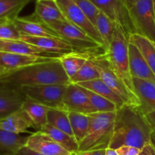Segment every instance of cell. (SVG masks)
<instances>
[{"instance_id": "e575fe53", "label": "cell", "mask_w": 155, "mask_h": 155, "mask_svg": "<svg viewBox=\"0 0 155 155\" xmlns=\"http://www.w3.org/2000/svg\"><path fill=\"white\" fill-rule=\"evenodd\" d=\"M95 27V20L100 10L91 0H74Z\"/></svg>"}, {"instance_id": "ee69618b", "label": "cell", "mask_w": 155, "mask_h": 155, "mask_svg": "<svg viewBox=\"0 0 155 155\" xmlns=\"http://www.w3.org/2000/svg\"><path fill=\"white\" fill-rule=\"evenodd\" d=\"M7 72H8L7 70H5V68H1V67H0V77H2L3 74H5V73H7Z\"/></svg>"}, {"instance_id": "83f0119b", "label": "cell", "mask_w": 155, "mask_h": 155, "mask_svg": "<svg viewBox=\"0 0 155 155\" xmlns=\"http://www.w3.org/2000/svg\"><path fill=\"white\" fill-rule=\"evenodd\" d=\"M115 27L116 24L105 14L100 11L95 20V27L102 39L104 52H106L108 50L113 39Z\"/></svg>"}, {"instance_id": "ac0fdd59", "label": "cell", "mask_w": 155, "mask_h": 155, "mask_svg": "<svg viewBox=\"0 0 155 155\" xmlns=\"http://www.w3.org/2000/svg\"><path fill=\"white\" fill-rule=\"evenodd\" d=\"M0 51L58 59L62 55L48 53L35 45L21 40H0Z\"/></svg>"}, {"instance_id": "277c9868", "label": "cell", "mask_w": 155, "mask_h": 155, "mask_svg": "<svg viewBox=\"0 0 155 155\" xmlns=\"http://www.w3.org/2000/svg\"><path fill=\"white\" fill-rule=\"evenodd\" d=\"M104 53L115 72L129 89L134 92L129 62V37L117 24L108 50Z\"/></svg>"}, {"instance_id": "9a60e30c", "label": "cell", "mask_w": 155, "mask_h": 155, "mask_svg": "<svg viewBox=\"0 0 155 155\" xmlns=\"http://www.w3.org/2000/svg\"><path fill=\"white\" fill-rule=\"evenodd\" d=\"M25 146L42 155H72L42 132H35L29 136Z\"/></svg>"}, {"instance_id": "2e32d148", "label": "cell", "mask_w": 155, "mask_h": 155, "mask_svg": "<svg viewBox=\"0 0 155 155\" xmlns=\"http://www.w3.org/2000/svg\"><path fill=\"white\" fill-rule=\"evenodd\" d=\"M134 92L139 98V110L144 114L155 110V82L133 77Z\"/></svg>"}, {"instance_id": "3957f363", "label": "cell", "mask_w": 155, "mask_h": 155, "mask_svg": "<svg viewBox=\"0 0 155 155\" xmlns=\"http://www.w3.org/2000/svg\"><path fill=\"white\" fill-rule=\"evenodd\" d=\"M89 117V128L79 143L77 154L107 149L113 138L116 111L95 112L90 114Z\"/></svg>"}, {"instance_id": "5b68a950", "label": "cell", "mask_w": 155, "mask_h": 155, "mask_svg": "<svg viewBox=\"0 0 155 155\" xmlns=\"http://www.w3.org/2000/svg\"><path fill=\"white\" fill-rule=\"evenodd\" d=\"M89 59L98 70L100 78L120 98H122L126 104L136 107L140 106V102L136 94L129 89L122 79L115 72L104 52L98 54H90Z\"/></svg>"}, {"instance_id": "f35d334b", "label": "cell", "mask_w": 155, "mask_h": 155, "mask_svg": "<svg viewBox=\"0 0 155 155\" xmlns=\"http://www.w3.org/2000/svg\"><path fill=\"white\" fill-rule=\"evenodd\" d=\"M145 117H146L148 122L149 123L150 126H151V129H152V131L155 133V110L146 114Z\"/></svg>"}, {"instance_id": "5bb4252c", "label": "cell", "mask_w": 155, "mask_h": 155, "mask_svg": "<svg viewBox=\"0 0 155 155\" xmlns=\"http://www.w3.org/2000/svg\"><path fill=\"white\" fill-rule=\"evenodd\" d=\"M21 40L28 42L51 54L64 55L76 51L74 47L62 38L52 36H21Z\"/></svg>"}, {"instance_id": "7a4b0ae2", "label": "cell", "mask_w": 155, "mask_h": 155, "mask_svg": "<svg viewBox=\"0 0 155 155\" xmlns=\"http://www.w3.org/2000/svg\"><path fill=\"white\" fill-rule=\"evenodd\" d=\"M0 83L19 88L33 85L70 84L71 81L58 58L8 71L0 77Z\"/></svg>"}, {"instance_id": "4fadbf2b", "label": "cell", "mask_w": 155, "mask_h": 155, "mask_svg": "<svg viewBox=\"0 0 155 155\" xmlns=\"http://www.w3.org/2000/svg\"><path fill=\"white\" fill-rule=\"evenodd\" d=\"M21 36H52L60 37L49 26L37 18L34 14L30 16L18 17L14 21Z\"/></svg>"}, {"instance_id": "f546056e", "label": "cell", "mask_w": 155, "mask_h": 155, "mask_svg": "<svg viewBox=\"0 0 155 155\" xmlns=\"http://www.w3.org/2000/svg\"><path fill=\"white\" fill-rule=\"evenodd\" d=\"M70 123L74 138L80 143L87 133L90 125L89 114L78 113V112L68 111Z\"/></svg>"}, {"instance_id": "7bdbcfd3", "label": "cell", "mask_w": 155, "mask_h": 155, "mask_svg": "<svg viewBox=\"0 0 155 155\" xmlns=\"http://www.w3.org/2000/svg\"><path fill=\"white\" fill-rule=\"evenodd\" d=\"M151 143L152 144V145L154 146V149H155V133L152 131V133H151Z\"/></svg>"}, {"instance_id": "8fae6325", "label": "cell", "mask_w": 155, "mask_h": 155, "mask_svg": "<svg viewBox=\"0 0 155 155\" xmlns=\"http://www.w3.org/2000/svg\"><path fill=\"white\" fill-rule=\"evenodd\" d=\"M63 102L65 110L68 111L78 112L85 114L96 112L82 87L77 84H68Z\"/></svg>"}, {"instance_id": "9c48e42d", "label": "cell", "mask_w": 155, "mask_h": 155, "mask_svg": "<svg viewBox=\"0 0 155 155\" xmlns=\"http://www.w3.org/2000/svg\"><path fill=\"white\" fill-rule=\"evenodd\" d=\"M137 33L155 43V16L153 0H139L130 8Z\"/></svg>"}, {"instance_id": "44dd1931", "label": "cell", "mask_w": 155, "mask_h": 155, "mask_svg": "<svg viewBox=\"0 0 155 155\" xmlns=\"http://www.w3.org/2000/svg\"><path fill=\"white\" fill-rule=\"evenodd\" d=\"M33 14L39 19L47 24L54 21H68L58 5L56 0L36 1V6Z\"/></svg>"}, {"instance_id": "d590c367", "label": "cell", "mask_w": 155, "mask_h": 155, "mask_svg": "<svg viewBox=\"0 0 155 155\" xmlns=\"http://www.w3.org/2000/svg\"><path fill=\"white\" fill-rule=\"evenodd\" d=\"M141 149L135 148L133 146H122L117 148V151L119 155H139Z\"/></svg>"}, {"instance_id": "bcb514c9", "label": "cell", "mask_w": 155, "mask_h": 155, "mask_svg": "<svg viewBox=\"0 0 155 155\" xmlns=\"http://www.w3.org/2000/svg\"><path fill=\"white\" fill-rule=\"evenodd\" d=\"M153 8H154V16H155V0H153Z\"/></svg>"}, {"instance_id": "f1b7e54d", "label": "cell", "mask_w": 155, "mask_h": 155, "mask_svg": "<svg viewBox=\"0 0 155 155\" xmlns=\"http://www.w3.org/2000/svg\"><path fill=\"white\" fill-rule=\"evenodd\" d=\"M31 0H0V23L15 21Z\"/></svg>"}, {"instance_id": "484cf974", "label": "cell", "mask_w": 155, "mask_h": 155, "mask_svg": "<svg viewBox=\"0 0 155 155\" xmlns=\"http://www.w3.org/2000/svg\"><path fill=\"white\" fill-rule=\"evenodd\" d=\"M77 85L85 88V89L92 91L95 93L108 99L117 106V109L120 108L122 106L126 104L122 98H120L110 88H109L108 86H107L101 78L91 80V81L84 82V83H80Z\"/></svg>"}, {"instance_id": "cb8c5ba5", "label": "cell", "mask_w": 155, "mask_h": 155, "mask_svg": "<svg viewBox=\"0 0 155 155\" xmlns=\"http://www.w3.org/2000/svg\"><path fill=\"white\" fill-rule=\"evenodd\" d=\"M129 42L139 49L142 57L155 75V43L139 33H133Z\"/></svg>"}, {"instance_id": "b9f144b4", "label": "cell", "mask_w": 155, "mask_h": 155, "mask_svg": "<svg viewBox=\"0 0 155 155\" xmlns=\"http://www.w3.org/2000/svg\"><path fill=\"white\" fill-rule=\"evenodd\" d=\"M124 1H125V2L127 3V5H128V7L130 8H131L133 5L136 4V3L137 2H139V0H124Z\"/></svg>"}, {"instance_id": "4dcf8cb0", "label": "cell", "mask_w": 155, "mask_h": 155, "mask_svg": "<svg viewBox=\"0 0 155 155\" xmlns=\"http://www.w3.org/2000/svg\"><path fill=\"white\" fill-rule=\"evenodd\" d=\"M47 119H48V125L74 136L68 110L49 108Z\"/></svg>"}, {"instance_id": "4316f807", "label": "cell", "mask_w": 155, "mask_h": 155, "mask_svg": "<svg viewBox=\"0 0 155 155\" xmlns=\"http://www.w3.org/2000/svg\"><path fill=\"white\" fill-rule=\"evenodd\" d=\"M91 53H83L74 51L72 53L64 54L59 58L64 71L69 79L75 75L80 68L89 60Z\"/></svg>"}, {"instance_id": "ffe728a7", "label": "cell", "mask_w": 155, "mask_h": 155, "mask_svg": "<svg viewBox=\"0 0 155 155\" xmlns=\"http://www.w3.org/2000/svg\"><path fill=\"white\" fill-rule=\"evenodd\" d=\"M129 62L132 77L155 82V75L136 46L129 42Z\"/></svg>"}, {"instance_id": "c3c4849f", "label": "cell", "mask_w": 155, "mask_h": 155, "mask_svg": "<svg viewBox=\"0 0 155 155\" xmlns=\"http://www.w3.org/2000/svg\"><path fill=\"white\" fill-rule=\"evenodd\" d=\"M36 1H37V0H36Z\"/></svg>"}, {"instance_id": "ab89813d", "label": "cell", "mask_w": 155, "mask_h": 155, "mask_svg": "<svg viewBox=\"0 0 155 155\" xmlns=\"http://www.w3.org/2000/svg\"><path fill=\"white\" fill-rule=\"evenodd\" d=\"M91 155H106V149L90 151Z\"/></svg>"}, {"instance_id": "836d02e7", "label": "cell", "mask_w": 155, "mask_h": 155, "mask_svg": "<svg viewBox=\"0 0 155 155\" xmlns=\"http://www.w3.org/2000/svg\"><path fill=\"white\" fill-rule=\"evenodd\" d=\"M21 37L14 21L0 23V40H21Z\"/></svg>"}, {"instance_id": "d6a6232c", "label": "cell", "mask_w": 155, "mask_h": 155, "mask_svg": "<svg viewBox=\"0 0 155 155\" xmlns=\"http://www.w3.org/2000/svg\"><path fill=\"white\" fill-rule=\"evenodd\" d=\"M81 87V86H80ZM83 90L90 100L92 106L96 112H112L117 110V106L107 98L95 93L92 91L82 87Z\"/></svg>"}, {"instance_id": "52a82bcc", "label": "cell", "mask_w": 155, "mask_h": 155, "mask_svg": "<svg viewBox=\"0 0 155 155\" xmlns=\"http://www.w3.org/2000/svg\"><path fill=\"white\" fill-rule=\"evenodd\" d=\"M68 84L33 85L19 87L25 96L49 108L65 110L64 96Z\"/></svg>"}, {"instance_id": "8992f818", "label": "cell", "mask_w": 155, "mask_h": 155, "mask_svg": "<svg viewBox=\"0 0 155 155\" xmlns=\"http://www.w3.org/2000/svg\"><path fill=\"white\" fill-rule=\"evenodd\" d=\"M48 25L61 38L69 42L76 51L95 54V51L98 50H103L102 47L96 41L69 21H54Z\"/></svg>"}, {"instance_id": "7dc6e473", "label": "cell", "mask_w": 155, "mask_h": 155, "mask_svg": "<svg viewBox=\"0 0 155 155\" xmlns=\"http://www.w3.org/2000/svg\"><path fill=\"white\" fill-rule=\"evenodd\" d=\"M72 155H77V154H73Z\"/></svg>"}, {"instance_id": "30bf717a", "label": "cell", "mask_w": 155, "mask_h": 155, "mask_svg": "<svg viewBox=\"0 0 155 155\" xmlns=\"http://www.w3.org/2000/svg\"><path fill=\"white\" fill-rule=\"evenodd\" d=\"M66 19L96 41L103 48V42L96 27L91 22L74 0H56Z\"/></svg>"}, {"instance_id": "d4e9b609", "label": "cell", "mask_w": 155, "mask_h": 155, "mask_svg": "<svg viewBox=\"0 0 155 155\" xmlns=\"http://www.w3.org/2000/svg\"><path fill=\"white\" fill-rule=\"evenodd\" d=\"M39 132L45 133L52 139L56 143L64 148L71 154H77L79 149V143L74 136L64 133L60 130L46 124Z\"/></svg>"}, {"instance_id": "603a6c76", "label": "cell", "mask_w": 155, "mask_h": 155, "mask_svg": "<svg viewBox=\"0 0 155 155\" xmlns=\"http://www.w3.org/2000/svg\"><path fill=\"white\" fill-rule=\"evenodd\" d=\"M29 136L11 133L0 128V154L14 155L26 145Z\"/></svg>"}, {"instance_id": "f6af8a7d", "label": "cell", "mask_w": 155, "mask_h": 155, "mask_svg": "<svg viewBox=\"0 0 155 155\" xmlns=\"http://www.w3.org/2000/svg\"><path fill=\"white\" fill-rule=\"evenodd\" d=\"M77 155H91L90 152H84V153H78Z\"/></svg>"}, {"instance_id": "ba28073f", "label": "cell", "mask_w": 155, "mask_h": 155, "mask_svg": "<svg viewBox=\"0 0 155 155\" xmlns=\"http://www.w3.org/2000/svg\"><path fill=\"white\" fill-rule=\"evenodd\" d=\"M101 12L119 26L128 37L137 33L132 20L130 8L124 0H91Z\"/></svg>"}, {"instance_id": "d6986e66", "label": "cell", "mask_w": 155, "mask_h": 155, "mask_svg": "<svg viewBox=\"0 0 155 155\" xmlns=\"http://www.w3.org/2000/svg\"><path fill=\"white\" fill-rule=\"evenodd\" d=\"M54 59L55 58L0 51V67L5 68L8 71H15L36 64L51 61Z\"/></svg>"}, {"instance_id": "74e56055", "label": "cell", "mask_w": 155, "mask_h": 155, "mask_svg": "<svg viewBox=\"0 0 155 155\" xmlns=\"http://www.w3.org/2000/svg\"><path fill=\"white\" fill-rule=\"evenodd\" d=\"M14 155H42L39 153L36 152L33 150L30 149V148H27V146L23 147L22 148L19 150L17 153H15Z\"/></svg>"}, {"instance_id": "1f68e13d", "label": "cell", "mask_w": 155, "mask_h": 155, "mask_svg": "<svg viewBox=\"0 0 155 155\" xmlns=\"http://www.w3.org/2000/svg\"><path fill=\"white\" fill-rule=\"evenodd\" d=\"M99 78L100 74L98 70L95 68L92 62L89 58L85 64L80 68V71L70 79V81L73 84H78V83L91 81Z\"/></svg>"}, {"instance_id": "6da1fadb", "label": "cell", "mask_w": 155, "mask_h": 155, "mask_svg": "<svg viewBox=\"0 0 155 155\" xmlns=\"http://www.w3.org/2000/svg\"><path fill=\"white\" fill-rule=\"evenodd\" d=\"M152 129L139 107L124 104L116 110L114 131L109 148L122 146L142 149L151 142Z\"/></svg>"}, {"instance_id": "e0dca14e", "label": "cell", "mask_w": 155, "mask_h": 155, "mask_svg": "<svg viewBox=\"0 0 155 155\" xmlns=\"http://www.w3.org/2000/svg\"><path fill=\"white\" fill-rule=\"evenodd\" d=\"M0 128L16 134H33V133L30 131V129H33L37 132L32 120L23 109L0 120Z\"/></svg>"}, {"instance_id": "8d00e7d4", "label": "cell", "mask_w": 155, "mask_h": 155, "mask_svg": "<svg viewBox=\"0 0 155 155\" xmlns=\"http://www.w3.org/2000/svg\"><path fill=\"white\" fill-rule=\"evenodd\" d=\"M139 155H155V149L152 144L151 142L147 144L144 148L141 149Z\"/></svg>"}, {"instance_id": "60d3db41", "label": "cell", "mask_w": 155, "mask_h": 155, "mask_svg": "<svg viewBox=\"0 0 155 155\" xmlns=\"http://www.w3.org/2000/svg\"><path fill=\"white\" fill-rule=\"evenodd\" d=\"M106 155H119V154H118L117 150L108 148L106 149Z\"/></svg>"}, {"instance_id": "7c38bea8", "label": "cell", "mask_w": 155, "mask_h": 155, "mask_svg": "<svg viewBox=\"0 0 155 155\" xmlns=\"http://www.w3.org/2000/svg\"><path fill=\"white\" fill-rule=\"evenodd\" d=\"M25 98L18 87L0 83V120L21 110Z\"/></svg>"}, {"instance_id": "7402d4cb", "label": "cell", "mask_w": 155, "mask_h": 155, "mask_svg": "<svg viewBox=\"0 0 155 155\" xmlns=\"http://www.w3.org/2000/svg\"><path fill=\"white\" fill-rule=\"evenodd\" d=\"M21 109L28 114L34 124L37 132H39L46 124H48V111L49 107L33 101L26 96Z\"/></svg>"}]
</instances>
